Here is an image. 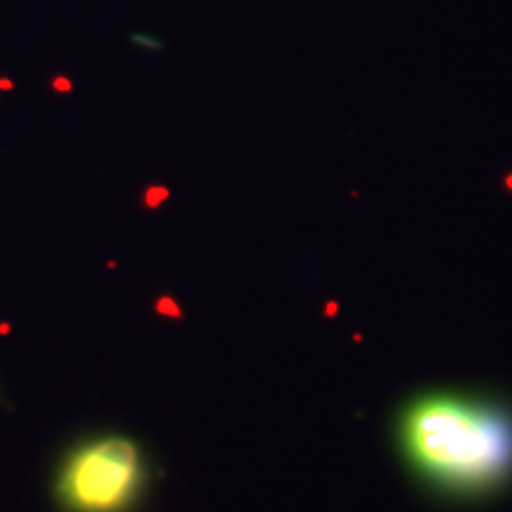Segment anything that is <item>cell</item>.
Returning <instances> with one entry per match:
<instances>
[{"instance_id": "6da1fadb", "label": "cell", "mask_w": 512, "mask_h": 512, "mask_svg": "<svg viewBox=\"0 0 512 512\" xmlns=\"http://www.w3.org/2000/svg\"><path fill=\"white\" fill-rule=\"evenodd\" d=\"M401 444L415 470L451 494H486L512 475V415L491 403L425 396L403 413Z\"/></svg>"}, {"instance_id": "7a4b0ae2", "label": "cell", "mask_w": 512, "mask_h": 512, "mask_svg": "<svg viewBox=\"0 0 512 512\" xmlns=\"http://www.w3.org/2000/svg\"><path fill=\"white\" fill-rule=\"evenodd\" d=\"M143 484V458L133 441L107 437L74 451L57 479V496L72 512H124Z\"/></svg>"}, {"instance_id": "3957f363", "label": "cell", "mask_w": 512, "mask_h": 512, "mask_svg": "<svg viewBox=\"0 0 512 512\" xmlns=\"http://www.w3.org/2000/svg\"><path fill=\"white\" fill-rule=\"evenodd\" d=\"M53 86L57 88V91H72V83L64 79V76H57V79L53 81Z\"/></svg>"}, {"instance_id": "277c9868", "label": "cell", "mask_w": 512, "mask_h": 512, "mask_svg": "<svg viewBox=\"0 0 512 512\" xmlns=\"http://www.w3.org/2000/svg\"><path fill=\"white\" fill-rule=\"evenodd\" d=\"M0 88H5V91H10V88H12V81H8V79H0Z\"/></svg>"}]
</instances>
